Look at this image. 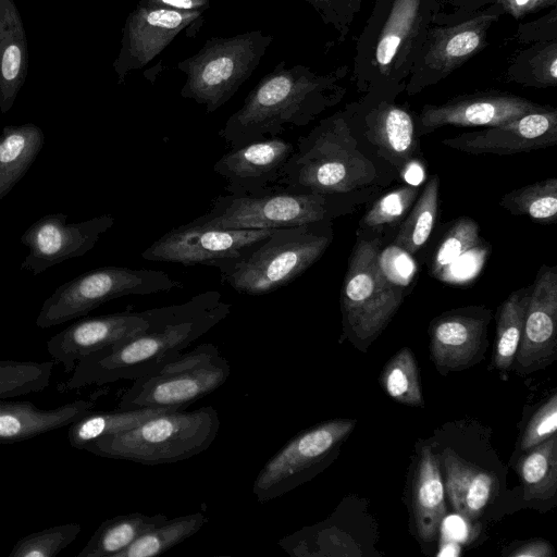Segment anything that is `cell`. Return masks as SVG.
<instances>
[{
	"mask_svg": "<svg viewBox=\"0 0 557 557\" xmlns=\"http://www.w3.org/2000/svg\"><path fill=\"white\" fill-rule=\"evenodd\" d=\"M232 305L218 290H207L183 304L153 308L144 333L81 359L72 376L57 386L66 393L89 385L137 380L176 359L231 312Z\"/></svg>",
	"mask_w": 557,
	"mask_h": 557,
	"instance_id": "6da1fadb",
	"label": "cell"
},
{
	"mask_svg": "<svg viewBox=\"0 0 557 557\" xmlns=\"http://www.w3.org/2000/svg\"><path fill=\"white\" fill-rule=\"evenodd\" d=\"M348 73L347 65L318 74L305 65L287 69L286 62L280 61L247 95L219 135L236 148L306 126L343 99L346 87L342 83Z\"/></svg>",
	"mask_w": 557,
	"mask_h": 557,
	"instance_id": "7a4b0ae2",
	"label": "cell"
},
{
	"mask_svg": "<svg viewBox=\"0 0 557 557\" xmlns=\"http://www.w3.org/2000/svg\"><path fill=\"white\" fill-rule=\"evenodd\" d=\"M441 0H376L357 40L352 78L360 90L392 95L407 78Z\"/></svg>",
	"mask_w": 557,
	"mask_h": 557,
	"instance_id": "3957f363",
	"label": "cell"
},
{
	"mask_svg": "<svg viewBox=\"0 0 557 557\" xmlns=\"http://www.w3.org/2000/svg\"><path fill=\"white\" fill-rule=\"evenodd\" d=\"M375 170L358 149L346 113L336 112L298 138L274 187L339 197L372 184Z\"/></svg>",
	"mask_w": 557,
	"mask_h": 557,
	"instance_id": "277c9868",
	"label": "cell"
},
{
	"mask_svg": "<svg viewBox=\"0 0 557 557\" xmlns=\"http://www.w3.org/2000/svg\"><path fill=\"white\" fill-rule=\"evenodd\" d=\"M219 428L218 412L211 406L193 411L175 409L131 430L99 437L84 449L100 457L149 466L173 463L208 449Z\"/></svg>",
	"mask_w": 557,
	"mask_h": 557,
	"instance_id": "5b68a950",
	"label": "cell"
},
{
	"mask_svg": "<svg viewBox=\"0 0 557 557\" xmlns=\"http://www.w3.org/2000/svg\"><path fill=\"white\" fill-rule=\"evenodd\" d=\"M330 222L274 228L243 257L220 269L221 282L250 296L288 285L315 263L332 243Z\"/></svg>",
	"mask_w": 557,
	"mask_h": 557,
	"instance_id": "8992f818",
	"label": "cell"
},
{
	"mask_svg": "<svg viewBox=\"0 0 557 557\" xmlns=\"http://www.w3.org/2000/svg\"><path fill=\"white\" fill-rule=\"evenodd\" d=\"M272 40L261 30L210 38L196 54L177 63L186 74L181 96L203 106L207 113L216 111L250 77Z\"/></svg>",
	"mask_w": 557,
	"mask_h": 557,
	"instance_id": "52a82bcc",
	"label": "cell"
},
{
	"mask_svg": "<svg viewBox=\"0 0 557 557\" xmlns=\"http://www.w3.org/2000/svg\"><path fill=\"white\" fill-rule=\"evenodd\" d=\"M341 212L337 196L274 187L258 196L220 195L193 224L228 230H273L331 221Z\"/></svg>",
	"mask_w": 557,
	"mask_h": 557,
	"instance_id": "ba28073f",
	"label": "cell"
},
{
	"mask_svg": "<svg viewBox=\"0 0 557 557\" xmlns=\"http://www.w3.org/2000/svg\"><path fill=\"white\" fill-rule=\"evenodd\" d=\"M183 287L158 270L107 265L85 272L60 285L42 304L36 319L49 329L86 315L110 300L129 295H151Z\"/></svg>",
	"mask_w": 557,
	"mask_h": 557,
	"instance_id": "9c48e42d",
	"label": "cell"
},
{
	"mask_svg": "<svg viewBox=\"0 0 557 557\" xmlns=\"http://www.w3.org/2000/svg\"><path fill=\"white\" fill-rule=\"evenodd\" d=\"M381 239L361 238L351 252L341 293L344 331L369 344L388 324L403 302V289L383 272Z\"/></svg>",
	"mask_w": 557,
	"mask_h": 557,
	"instance_id": "30bf717a",
	"label": "cell"
},
{
	"mask_svg": "<svg viewBox=\"0 0 557 557\" xmlns=\"http://www.w3.org/2000/svg\"><path fill=\"white\" fill-rule=\"evenodd\" d=\"M231 366L215 345L200 344L159 370L134 380L119 401V409L187 408L222 386Z\"/></svg>",
	"mask_w": 557,
	"mask_h": 557,
	"instance_id": "8fae6325",
	"label": "cell"
},
{
	"mask_svg": "<svg viewBox=\"0 0 557 557\" xmlns=\"http://www.w3.org/2000/svg\"><path fill=\"white\" fill-rule=\"evenodd\" d=\"M356 424L332 419L297 433L262 467L252 492L261 504L285 495L310 480L331 459Z\"/></svg>",
	"mask_w": 557,
	"mask_h": 557,
	"instance_id": "7c38bea8",
	"label": "cell"
},
{
	"mask_svg": "<svg viewBox=\"0 0 557 557\" xmlns=\"http://www.w3.org/2000/svg\"><path fill=\"white\" fill-rule=\"evenodd\" d=\"M502 15L495 2L458 23L433 24L407 78V94L413 96L438 83L483 50L488 30Z\"/></svg>",
	"mask_w": 557,
	"mask_h": 557,
	"instance_id": "4fadbf2b",
	"label": "cell"
},
{
	"mask_svg": "<svg viewBox=\"0 0 557 557\" xmlns=\"http://www.w3.org/2000/svg\"><path fill=\"white\" fill-rule=\"evenodd\" d=\"M273 230H228L188 222L168 231L144 250L141 257L147 261L209 265L220 270L243 257Z\"/></svg>",
	"mask_w": 557,
	"mask_h": 557,
	"instance_id": "5bb4252c",
	"label": "cell"
},
{
	"mask_svg": "<svg viewBox=\"0 0 557 557\" xmlns=\"http://www.w3.org/2000/svg\"><path fill=\"white\" fill-rule=\"evenodd\" d=\"M65 213H50L35 221L21 236L28 248L21 270L39 275L65 260L82 257L94 248L114 218L101 214L82 222L67 223Z\"/></svg>",
	"mask_w": 557,
	"mask_h": 557,
	"instance_id": "9a60e30c",
	"label": "cell"
},
{
	"mask_svg": "<svg viewBox=\"0 0 557 557\" xmlns=\"http://www.w3.org/2000/svg\"><path fill=\"white\" fill-rule=\"evenodd\" d=\"M152 320L153 309L81 319L50 337L47 350L69 373L86 356L144 333Z\"/></svg>",
	"mask_w": 557,
	"mask_h": 557,
	"instance_id": "2e32d148",
	"label": "cell"
},
{
	"mask_svg": "<svg viewBox=\"0 0 557 557\" xmlns=\"http://www.w3.org/2000/svg\"><path fill=\"white\" fill-rule=\"evenodd\" d=\"M547 106L502 91H480L455 97L442 104H425L418 122V135L444 126L492 127Z\"/></svg>",
	"mask_w": 557,
	"mask_h": 557,
	"instance_id": "e0dca14e",
	"label": "cell"
},
{
	"mask_svg": "<svg viewBox=\"0 0 557 557\" xmlns=\"http://www.w3.org/2000/svg\"><path fill=\"white\" fill-rule=\"evenodd\" d=\"M202 11L181 12L136 5L126 18L121 50L113 62L117 84L158 55L173 38L201 17Z\"/></svg>",
	"mask_w": 557,
	"mask_h": 557,
	"instance_id": "ac0fdd59",
	"label": "cell"
},
{
	"mask_svg": "<svg viewBox=\"0 0 557 557\" xmlns=\"http://www.w3.org/2000/svg\"><path fill=\"white\" fill-rule=\"evenodd\" d=\"M446 147L471 154L507 156L557 144V110L546 108L482 131L442 140Z\"/></svg>",
	"mask_w": 557,
	"mask_h": 557,
	"instance_id": "d6986e66",
	"label": "cell"
},
{
	"mask_svg": "<svg viewBox=\"0 0 557 557\" xmlns=\"http://www.w3.org/2000/svg\"><path fill=\"white\" fill-rule=\"evenodd\" d=\"M292 143L280 137L252 141L231 148L213 165V171L226 181L231 195L258 196L274 188L293 154Z\"/></svg>",
	"mask_w": 557,
	"mask_h": 557,
	"instance_id": "ffe728a7",
	"label": "cell"
},
{
	"mask_svg": "<svg viewBox=\"0 0 557 557\" xmlns=\"http://www.w3.org/2000/svg\"><path fill=\"white\" fill-rule=\"evenodd\" d=\"M557 347V272L543 265L531 285L516 368L522 373L553 361Z\"/></svg>",
	"mask_w": 557,
	"mask_h": 557,
	"instance_id": "44dd1931",
	"label": "cell"
},
{
	"mask_svg": "<svg viewBox=\"0 0 557 557\" xmlns=\"http://www.w3.org/2000/svg\"><path fill=\"white\" fill-rule=\"evenodd\" d=\"M490 317L472 308L446 312L430 325L431 358L442 373L468 368L480 360Z\"/></svg>",
	"mask_w": 557,
	"mask_h": 557,
	"instance_id": "7402d4cb",
	"label": "cell"
},
{
	"mask_svg": "<svg viewBox=\"0 0 557 557\" xmlns=\"http://www.w3.org/2000/svg\"><path fill=\"white\" fill-rule=\"evenodd\" d=\"M91 399H76L57 408L41 409L28 400H0V443L22 442L67 426L94 411Z\"/></svg>",
	"mask_w": 557,
	"mask_h": 557,
	"instance_id": "603a6c76",
	"label": "cell"
},
{
	"mask_svg": "<svg viewBox=\"0 0 557 557\" xmlns=\"http://www.w3.org/2000/svg\"><path fill=\"white\" fill-rule=\"evenodd\" d=\"M366 137L401 174L417 160L419 140L413 119L403 107L382 99L366 115Z\"/></svg>",
	"mask_w": 557,
	"mask_h": 557,
	"instance_id": "cb8c5ba5",
	"label": "cell"
},
{
	"mask_svg": "<svg viewBox=\"0 0 557 557\" xmlns=\"http://www.w3.org/2000/svg\"><path fill=\"white\" fill-rule=\"evenodd\" d=\"M28 72L26 30L14 0H0V112L13 107Z\"/></svg>",
	"mask_w": 557,
	"mask_h": 557,
	"instance_id": "d4e9b609",
	"label": "cell"
},
{
	"mask_svg": "<svg viewBox=\"0 0 557 557\" xmlns=\"http://www.w3.org/2000/svg\"><path fill=\"white\" fill-rule=\"evenodd\" d=\"M412 508L419 536L432 542L446 512L445 488L437 456L423 445L413 476Z\"/></svg>",
	"mask_w": 557,
	"mask_h": 557,
	"instance_id": "484cf974",
	"label": "cell"
},
{
	"mask_svg": "<svg viewBox=\"0 0 557 557\" xmlns=\"http://www.w3.org/2000/svg\"><path fill=\"white\" fill-rule=\"evenodd\" d=\"M444 468L447 495L455 510L469 520L479 518L490 500L493 478L449 449L444 454Z\"/></svg>",
	"mask_w": 557,
	"mask_h": 557,
	"instance_id": "4316f807",
	"label": "cell"
},
{
	"mask_svg": "<svg viewBox=\"0 0 557 557\" xmlns=\"http://www.w3.org/2000/svg\"><path fill=\"white\" fill-rule=\"evenodd\" d=\"M45 145L42 129L34 124L8 125L0 134V200L27 173Z\"/></svg>",
	"mask_w": 557,
	"mask_h": 557,
	"instance_id": "83f0119b",
	"label": "cell"
},
{
	"mask_svg": "<svg viewBox=\"0 0 557 557\" xmlns=\"http://www.w3.org/2000/svg\"><path fill=\"white\" fill-rule=\"evenodd\" d=\"M166 519L165 515L141 512L119 515L104 520L77 557H114L138 536Z\"/></svg>",
	"mask_w": 557,
	"mask_h": 557,
	"instance_id": "f1b7e54d",
	"label": "cell"
},
{
	"mask_svg": "<svg viewBox=\"0 0 557 557\" xmlns=\"http://www.w3.org/2000/svg\"><path fill=\"white\" fill-rule=\"evenodd\" d=\"M182 407L120 409L110 412L91 411L70 424L67 438L72 447L84 449L92 441L131 430L147 419Z\"/></svg>",
	"mask_w": 557,
	"mask_h": 557,
	"instance_id": "f546056e",
	"label": "cell"
},
{
	"mask_svg": "<svg viewBox=\"0 0 557 557\" xmlns=\"http://www.w3.org/2000/svg\"><path fill=\"white\" fill-rule=\"evenodd\" d=\"M208 521L202 512L165 519L138 536L114 557H154L196 534Z\"/></svg>",
	"mask_w": 557,
	"mask_h": 557,
	"instance_id": "4dcf8cb0",
	"label": "cell"
},
{
	"mask_svg": "<svg viewBox=\"0 0 557 557\" xmlns=\"http://www.w3.org/2000/svg\"><path fill=\"white\" fill-rule=\"evenodd\" d=\"M517 469L528 499H546L556 493L557 436L552 435L536 446L524 450Z\"/></svg>",
	"mask_w": 557,
	"mask_h": 557,
	"instance_id": "1f68e13d",
	"label": "cell"
},
{
	"mask_svg": "<svg viewBox=\"0 0 557 557\" xmlns=\"http://www.w3.org/2000/svg\"><path fill=\"white\" fill-rule=\"evenodd\" d=\"M530 289L531 285L511 293L499 308L493 352L494 367L499 370H508L515 360L522 336Z\"/></svg>",
	"mask_w": 557,
	"mask_h": 557,
	"instance_id": "d6a6232c",
	"label": "cell"
},
{
	"mask_svg": "<svg viewBox=\"0 0 557 557\" xmlns=\"http://www.w3.org/2000/svg\"><path fill=\"white\" fill-rule=\"evenodd\" d=\"M438 186V176L431 175L413 208L403 220L394 246L408 255L418 252L430 238L437 215Z\"/></svg>",
	"mask_w": 557,
	"mask_h": 557,
	"instance_id": "836d02e7",
	"label": "cell"
},
{
	"mask_svg": "<svg viewBox=\"0 0 557 557\" xmlns=\"http://www.w3.org/2000/svg\"><path fill=\"white\" fill-rule=\"evenodd\" d=\"M507 77L523 86H557V38L536 41L510 63Z\"/></svg>",
	"mask_w": 557,
	"mask_h": 557,
	"instance_id": "e575fe53",
	"label": "cell"
},
{
	"mask_svg": "<svg viewBox=\"0 0 557 557\" xmlns=\"http://www.w3.org/2000/svg\"><path fill=\"white\" fill-rule=\"evenodd\" d=\"M499 206L516 215L554 223L557 220V178H545L507 193Z\"/></svg>",
	"mask_w": 557,
	"mask_h": 557,
	"instance_id": "d590c367",
	"label": "cell"
},
{
	"mask_svg": "<svg viewBox=\"0 0 557 557\" xmlns=\"http://www.w3.org/2000/svg\"><path fill=\"white\" fill-rule=\"evenodd\" d=\"M381 386L395 401L423 407L419 368L408 347L398 350L381 373Z\"/></svg>",
	"mask_w": 557,
	"mask_h": 557,
	"instance_id": "8d00e7d4",
	"label": "cell"
},
{
	"mask_svg": "<svg viewBox=\"0 0 557 557\" xmlns=\"http://www.w3.org/2000/svg\"><path fill=\"white\" fill-rule=\"evenodd\" d=\"M53 368V361L0 360V400L45 389Z\"/></svg>",
	"mask_w": 557,
	"mask_h": 557,
	"instance_id": "74e56055",
	"label": "cell"
},
{
	"mask_svg": "<svg viewBox=\"0 0 557 557\" xmlns=\"http://www.w3.org/2000/svg\"><path fill=\"white\" fill-rule=\"evenodd\" d=\"M81 524L67 522L33 532L20 539L9 557H55L79 534Z\"/></svg>",
	"mask_w": 557,
	"mask_h": 557,
	"instance_id": "f35d334b",
	"label": "cell"
},
{
	"mask_svg": "<svg viewBox=\"0 0 557 557\" xmlns=\"http://www.w3.org/2000/svg\"><path fill=\"white\" fill-rule=\"evenodd\" d=\"M480 227L470 218H460L448 230L434 255L431 273L442 276L455 261L475 248L480 243Z\"/></svg>",
	"mask_w": 557,
	"mask_h": 557,
	"instance_id": "ab89813d",
	"label": "cell"
},
{
	"mask_svg": "<svg viewBox=\"0 0 557 557\" xmlns=\"http://www.w3.org/2000/svg\"><path fill=\"white\" fill-rule=\"evenodd\" d=\"M419 191V185L407 184L385 194L364 214L361 225L379 228L403 221L417 200Z\"/></svg>",
	"mask_w": 557,
	"mask_h": 557,
	"instance_id": "60d3db41",
	"label": "cell"
},
{
	"mask_svg": "<svg viewBox=\"0 0 557 557\" xmlns=\"http://www.w3.org/2000/svg\"><path fill=\"white\" fill-rule=\"evenodd\" d=\"M312 5L326 25L339 34L343 41L348 35L356 15L361 10L362 0H302Z\"/></svg>",
	"mask_w": 557,
	"mask_h": 557,
	"instance_id": "b9f144b4",
	"label": "cell"
},
{
	"mask_svg": "<svg viewBox=\"0 0 557 557\" xmlns=\"http://www.w3.org/2000/svg\"><path fill=\"white\" fill-rule=\"evenodd\" d=\"M557 395L553 394L531 417L524 430L520 448L528 450L556 434Z\"/></svg>",
	"mask_w": 557,
	"mask_h": 557,
	"instance_id": "7bdbcfd3",
	"label": "cell"
},
{
	"mask_svg": "<svg viewBox=\"0 0 557 557\" xmlns=\"http://www.w3.org/2000/svg\"><path fill=\"white\" fill-rule=\"evenodd\" d=\"M495 2L496 0H441V10H449L442 12L440 11L434 20V24L449 25L458 23L484 10Z\"/></svg>",
	"mask_w": 557,
	"mask_h": 557,
	"instance_id": "ee69618b",
	"label": "cell"
},
{
	"mask_svg": "<svg viewBox=\"0 0 557 557\" xmlns=\"http://www.w3.org/2000/svg\"><path fill=\"white\" fill-rule=\"evenodd\" d=\"M504 14L515 18L523 17L530 13L547 8H556V0H496Z\"/></svg>",
	"mask_w": 557,
	"mask_h": 557,
	"instance_id": "f6af8a7d",
	"label": "cell"
},
{
	"mask_svg": "<svg viewBox=\"0 0 557 557\" xmlns=\"http://www.w3.org/2000/svg\"><path fill=\"white\" fill-rule=\"evenodd\" d=\"M210 0H139L138 5L160 8L181 12L202 11L209 8Z\"/></svg>",
	"mask_w": 557,
	"mask_h": 557,
	"instance_id": "bcb514c9",
	"label": "cell"
},
{
	"mask_svg": "<svg viewBox=\"0 0 557 557\" xmlns=\"http://www.w3.org/2000/svg\"><path fill=\"white\" fill-rule=\"evenodd\" d=\"M553 555V546L543 540L527 542L509 553L512 557H550Z\"/></svg>",
	"mask_w": 557,
	"mask_h": 557,
	"instance_id": "7dc6e473",
	"label": "cell"
}]
</instances>
